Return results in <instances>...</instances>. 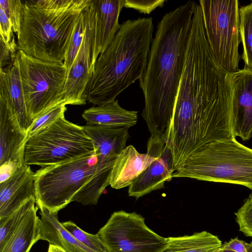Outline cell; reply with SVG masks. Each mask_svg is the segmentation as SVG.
<instances>
[{
    "mask_svg": "<svg viewBox=\"0 0 252 252\" xmlns=\"http://www.w3.org/2000/svg\"><path fill=\"white\" fill-rule=\"evenodd\" d=\"M231 74L215 60L205 30L192 29L172 117L163 135L175 170L203 145L233 137Z\"/></svg>",
    "mask_w": 252,
    "mask_h": 252,
    "instance_id": "1",
    "label": "cell"
},
{
    "mask_svg": "<svg viewBox=\"0 0 252 252\" xmlns=\"http://www.w3.org/2000/svg\"><path fill=\"white\" fill-rule=\"evenodd\" d=\"M197 5L187 1L166 13L157 27L139 80L145 101L141 115L151 135L163 138L171 122Z\"/></svg>",
    "mask_w": 252,
    "mask_h": 252,
    "instance_id": "2",
    "label": "cell"
},
{
    "mask_svg": "<svg viewBox=\"0 0 252 252\" xmlns=\"http://www.w3.org/2000/svg\"><path fill=\"white\" fill-rule=\"evenodd\" d=\"M151 17L127 20L106 49L100 54L86 90L87 101L102 105L143 76L153 41Z\"/></svg>",
    "mask_w": 252,
    "mask_h": 252,
    "instance_id": "3",
    "label": "cell"
},
{
    "mask_svg": "<svg viewBox=\"0 0 252 252\" xmlns=\"http://www.w3.org/2000/svg\"><path fill=\"white\" fill-rule=\"evenodd\" d=\"M91 0H28L23 11L18 49L37 59L63 63L77 21Z\"/></svg>",
    "mask_w": 252,
    "mask_h": 252,
    "instance_id": "4",
    "label": "cell"
},
{
    "mask_svg": "<svg viewBox=\"0 0 252 252\" xmlns=\"http://www.w3.org/2000/svg\"><path fill=\"white\" fill-rule=\"evenodd\" d=\"M172 177L238 184L252 190V149L234 137L208 143L191 154Z\"/></svg>",
    "mask_w": 252,
    "mask_h": 252,
    "instance_id": "5",
    "label": "cell"
},
{
    "mask_svg": "<svg viewBox=\"0 0 252 252\" xmlns=\"http://www.w3.org/2000/svg\"><path fill=\"white\" fill-rule=\"evenodd\" d=\"M98 165L94 152L74 160L41 167L35 173L36 207L58 213L93 179Z\"/></svg>",
    "mask_w": 252,
    "mask_h": 252,
    "instance_id": "6",
    "label": "cell"
},
{
    "mask_svg": "<svg viewBox=\"0 0 252 252\" xmlns=\"http://www.w3.org/2000/svg\"><path fill=\"white\" fill-rule=\"evenodd\" d=\"M95 148L83 126L63 117L26 141L24 162L41 167L57 164L93 153Z\"/></svg>",
    "mask_w": 252,
    "mask_h": 252,
    "instance_id": "7",
    "label": "cell"
},
{
    "mask_svg": "<svg viewBox=\"0 0 252 252\" xmlns=\"http://www.w3.org/2000/svg\"><path fill=\"white\" fill-rule=\"evenodd\" d=\"M16 56L27 110L32 122L55 106L66 105L63 90L67 69L63 63L37 59L19 49Z\"/></svg>",
    "mask_w": 252,
    "mask_h": 252,
    "instance_id": "8",
    "label": "cell"
},
{
    "mask_svg": "<svg viewBox=\"0 0 252 252\" xmlns=\"http://www.w3.org/2000/svg\"><path fill=\"white\" fill-rule=\"evenodd\" d=\"M199 4L214 58L227 72L237 71L241 58L238 1L200 0Z\"/></svg>",
    "mask_w": 252,
    "mask_h": 252,
    "instance_id": "9",
    "label": "cell"
},
{
    "mask_svg": "<svg viewBox=\"0 0 252 252\" xmlns=\"http://www.w3.org/2000/svg\"><path fill=\"white\" fill-rule=\"evenodd\" d=\"M97 234L108 252H162L167 244L141 215L123 210L112 213Z\"/></svg>",
    "mask_w": 252,
    "mask_h": 252,
    "instance_id": "10",
    "label": "cell"
},
{
    "mask_svg": "<svg viewBox=\"0 0 252 252\" xmlns=\"http://www.w3.org/2000/svg\"><path fill=\"white\" fill-rule=\"evenodd\" d=\"M86 29L79 51L67 71L64 87L66 105L86 104V90L93 75L94 58V13L92 4L86 8Z\"/></svg>",
    "mask_w": 252,
    "mask_h": 252,
    "instance_id": "11",
    "label": "cell"
},
{
    "mask_svg": "<svg viewBox=\"0 0 252 252\" xmlns=\"http://www.w3.org/2000/svg\"><path fill=\"white\" fill-rule=\"evenodd\" d=\"M26 132L21 127L5 93L0 90V182L25 164Z\"/></svg>",
    "mask_w": 252,
    "mask_h": 252,
    "instance_id": "12",
    "label": "cell"
},
{
    "mask_svg": "<svg viewBox=\"0 0 252 252\" xmlns=\"http://www.w3.org/2000/svg\"><path fill=\"white\" fill-rule=\"evenodd\" d=\"M146 153L154 155L156 159L129 186L128 195L136 199L163 188L175 171L172 153L162 138L151 135Z\"/></svg>",
    "mask_w": 252,
    "mask_h": 252,
    "instance_id": "13",
    "label": "cell"
},
{
    "mask_svg": "<svg viewBox=\"0 0 252 252\" xmlns=\"http://www.w3.org/2000/svg\"><path fill=\"white\" fill-rule=\"evenodd\" d=\"M231 127L232 136L243 141L252 136V68L232 72Z\"/></svg>",
    "mask_w": 252,
    "mask_h": 252,
    "instance_id": "14",
    "label": "cell"
},
{
    "mask_svg": "<svg viewBox=\"0 0 252 252\" xmlns=\"http://www.w3.org/2000/svg\"><path fill=\"white\" fill-rule=\"evenodd\" d=\"M32 197H35V173L30 165L23 164L7 180L0 183V220Z\"/></svg>",
    "mask_w": 252,
    "mask_h": 252,
    "instance_id": "15",
    "label": "cell"
},
{
    "mask_svg": "<svg viewBox=\"0 0 252 252\" xmlns=\"http://www.w3.org/2000/svg\"><path fill=\"white\" fill-rule=\"evenodd\" d=\"M94 13V58L96 61L114 39L121 24L123 0H92Z\"/></svg>",
    "mask_w": 252,
    "mask_h": 252,
    "instance_id": "16",
    "label": "cell"
},
{
    "mask_svg": "<svg viewBox=\"0 0 252 252\" xmlns=\"http://www.w3.org/2000/svg\"><path fill=\"white\" fill-rule=\"evenodd\" d=\"M155 159L153 155L139 153L132 145L126 147L114 164L109 185L117 189L129 187Z\"/></svg>",
    "mask_w": 252,
    "mask_h": 252,
    "instance_id": "17",
    "label": "cell"
},
{
    "mask_svg": "<svg viewBox=\"0 0 252 252\" xmlns=\"http://www.w3.org/2000/svg\"><path fill=\"white\" fill-rule=\"evenodd\" d=\"M0 90L5 93L19 123L26 132L31 126L16 54L11 64L0 68Z\"/></svg>",
    "mask_w": 252,
    "mask_h": 252,
    "instance_id": "18",
    "label": "cell"
},
{
    "mask_svg": "<svg viewBox=\"0 0 252 252\" xmlns=\"http://www.w3.org/2000/svg\"><path fill=\"white\" fill-rule=\"evenodd\" d=\"M83 126L93 141L98 159L115 161L126 147L128 128L87 125Z\"/></svg>",
    "mask_w": 252,
    "mask_h": 252,
    "instance_id": "19",
    "label": "cell"
},
{
    "mask_svg": "<svg viewBox=\"0 0 252 252\" xmlns=\"http://www.w3.org/2000/svg\"><path fill=\"white\" fill-rule=\"evenodd\" d=\"M40 211V240L60 247L66 252H95L78 241L63 226L59 220L58 212H51L44 208Z\"/></svg>",
    "mask_w": 252,
    "mask_h": 252,
    "instance_id": "20",
    "label": "cell"
},
{
    "mask_svg": "<svg viewBox=\"0 0 252 252\" xmlns=\"http://www.w3.org/2000/svg\"><path fill=\"white\" fill-rule=\"evenodd\" d=\"M82 117L87 125L129 128L137 121V111L122 108L118 100L107 104L92 106L85 110Z\"/></svg>",
    "mask_w": 252,
    "mask_h": 252,
    "instance_id": "21",
    "label": "cell"
},
{
    "mask_svg": "<svg viewBox=\"0 0 252 252\" xmlns=\"http://www.w3.org/2000/svg\"><path fill=\"white\" fill-rule=\"evenodd\" d=\"M38 208L34 205L0 252H29L40 237Z\"/></svg>",
    "mask_w": 252,
    "mask_h": 252,
    "instance_id": "22",
    "label": "cell"
},
{
    "mask_svg": "<svg viewBox=\"0 0 252 252\" xmlns=\"http://www.w3.org/2000/svg\"><path fill=\"white\" fill-rule=\"evenodd\" d=\"M166 239L162 252H213L222 245L218 236L206 231Z\"/></svg>",
    "mask_w": 252,
    "mask_h": 252,
    "instance_id": "23",
    "label": "cell"
},
{
    "mask_svg": "<svg viewBox=\"0 0 252 252\" xmlns=\"http://www.w3.org/2000/svg\"><path fill=\"white\" fill-rule=\"evenodd\" d=\"M240 35L245 67L252 68V2L239 8Z\"/></svg>",
    "mask_w": 252,
    "mask_h": 252,
    "instance_id": "24",
    "label": "cell"
},
{
    "mask_svg": "<svg viewBox=\"0 0 252 252\" xmlns=\"http://www.w3.org/2000/svg\"><path fill=\"white\" fill-rule=\"evenodd\" d=\"M35 205V198L32 197L7 217L0 220V250L3 248L31 209Z\"/></svg>",
    "mask_w": 252,
    "mask_h": 252,
    "instance_id": "25",
    "label": "cell"
},
{
    "mask_svg": "<svg viewBox=\"0 0 252 252\" xmlns=\"http://www.w3.org/2000/svg\"><path fill=\"white\" fill-rule=\"evenodd\" d=\"M62 224L76 239L87 248L95 252H108L97 233H88L71 221L63 222Z\"/></svg>",
    "mask_w": 252,
    "mask_h": 252,
    "instance_id": "26",
    "label": "cell"
},
{
    "mask_svg": "<svg viewBox=\"0 0 252 252\" xmlns=\"http://www.w3.org/2000/svg\"><path fill=\"white\" fill-rule=\"evenodd\" d=\"M65 106L61 105L55 106L34 119L26 131V140L35 133L64 117L65 112L67 110Z\"/></svg>",
    "mask_w": 252,
    "mask_h": 252,
    "instance_id": "27",
    "label": "cell"
},
{
    "mask_svg": "<svg viewBox=\"0 0 252 252\" xmlns=\"http://www.w3.org/2000/svg\"><path fill=\"white\" fill-rule=\"evenodd\" d=\"M86 7V8H87ZM86 29V9L80 14L63 63L69 69L81 47Z\"/></svg>",
    "mask_w": 252,
    "mask_h": 252,
    "instance_id": "28",
    "label": "cell"
},
{
    "mask_svg": "<svg viewBox=\"0 0 252 252\" xmlns=\"http://www.w3.org/2000/svg\"><path fill=\"white\" fill-rule=\"evenodd\" d=\"M234 214L239 231L252 238V197L250 195Z\"/></svg>",
    "mask_w": 252,
    "mask_h": 252,
    "instance_id": "29",
    "label": "cell"
},
{
    "mask_svg": "<svg viewBox=\"0 0 252 252\" xmlns=\"http://www.w3.org/2000/svg\"><path fill=\"white\" fill-rule=\"evenodd\" d=\"M0 8L10 20L14 32L19 33L22 17L23 2L20 0H0Z\"/></svg>",
    "mask_w": 252,
    "mask_h": 252,
    "instance_id": "30",
    "label": "cell"
},
{
    "mask_svg": "<svg viewBox=\"0 0 252 252\" xmlns=\"http://www.w3.org/2000/svg\"><path fill=\"white\" fill-rule=\"evenodd\" d=\"M0 39L3 41L11 53L16 54L18 47L15 40L12 25L4 11L0 8Z\"/></svg>",
    "mask_w": 252,
    "mask_h": 252,
    "instance_id": "31",
    "label": "cell"
},
{
    "mask_svg": "<svg viewBox=\"0 0 252 252\" xmlns=\"http://www.w3.org/2000/svg\"><path fill=\"white\" fill-rule=\"evenodd\" d=\"M165 1V0H123V3L124 7L132 8L140 13L150 14L157 8L163 6Z\"/></svg>",
    "mask_w": 252,
    "mask_h": 252,
    "instance_id": "32",
    "label": "cell"
},
{
    "mask_svg": "<svg viewBox=\"0 0 252 252\" xmlns=\"http://www.w3.org/2000/svg\"><path fill=\"white\" fill-rule=\"evenodd\" d=\"M221 250H230L236 252H252V242L247 243L237 237L225 242L220 248Z\"/></svg>",
    "mask_w": 252,
    "mask_h": 252,
    "instance_id": "33",
    "label": "cell"
},
{
    "mask_svg": "<svg viewBox=\"0 0 252 252\" xmlns=\"http://www.w3.org/2000/svg\"><path fill=\"white\" fill-rule=\"evenodd\" d=\"M16 53H11L3 41L0 39V68L10 65L16 57Z\"/></svg>",
    "mask_w": 252,
    "mask_h": 252,
    "instance_id": "34",
    "label": "cell"
},
{
    "mask_svg": "<svg viewBox=\"0 0 252 252\" xmlns=\"http://www.w3.org/2000/svg\"><path fill=\"white\" fill-rule=\"evenodd\" d=\"M47 252H66L62 248L49 244Z\"/></svg>",
    "mask_w": 252,
    "mask_h": 252,
    "instance_id": "35",
    "label": "cell"
},
{
    "mask_svg": "<svg viewBox=\"0 0 252 252\" xmlns=\"http://www.w3.org/2000/svg\"><path fill=\"white\" fill-rule=\"evenodd\" d=\"M223 252H236L230 250H222Z\"/></svg>",
    "mask_w": 252,
    "mask_h": 252,
    "instance_id": "36",
    "label": "cell"
},
{
    "mask_svg": "<svg viewBox=\"0 0 252 252\" xmlns=\"http://www.w3.org/2000/svg\"><path fill=\"white\" fill-rule=\"evenodd\" d=\"M213 252H223L222 250L220 248L219 249L215 250Z\"/></svg>",
    "mask_w": 252,
    "mask_h": 252,
    "instance_id": "37",
    "label": "cell"
},
{
    "mask_svg": "<svg viewBox=\"0 0 252 252\" xmlns=\"http://www.w3.org/2000/svg\"><path fill=\"white\" fill-rule=\"evenodd\" d=\"M250 195L252 197V193L250 194Z\"/></svg>",
    "mask_w": 252,
    "mask_h": 252,
    "instance_id": "38",
    "label": "cell"
},
{
    "mask_svg": "<svg viewBox=\"0 0 252 252\" xmlns=\"http://www.w3.org/2000/svg\"></svg>",
    "mask_w": 252,
    "mask_h": 252,
    "instance_id": "39",
    "label": "cell"
}]
</instances>
